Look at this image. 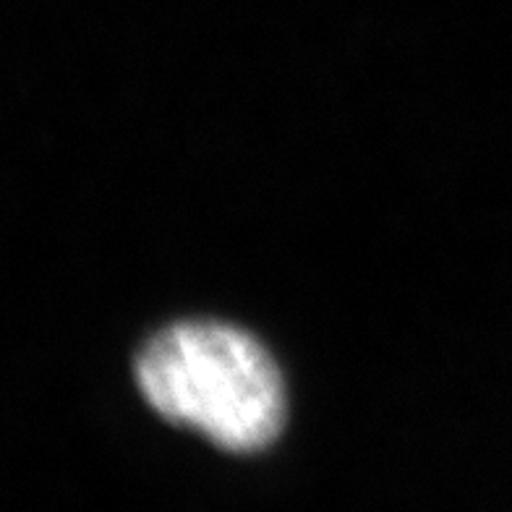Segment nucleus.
<instances>
[{"instance_id":"1","label":"nucleus","mask_w":512,"mask_h":512,"mask_svg":"<svg viewBox=\"0 0 512 512\" xmlns=\"http://www.w3.org/2000/svg\"><path fill=\"white\" fill-rule=\"evenodd\" d=\"M147 403L230 452L264 450L285 424L283 379L254 337L209 322L176 324L136 358Z\"/></svg>"}]
</instances>
